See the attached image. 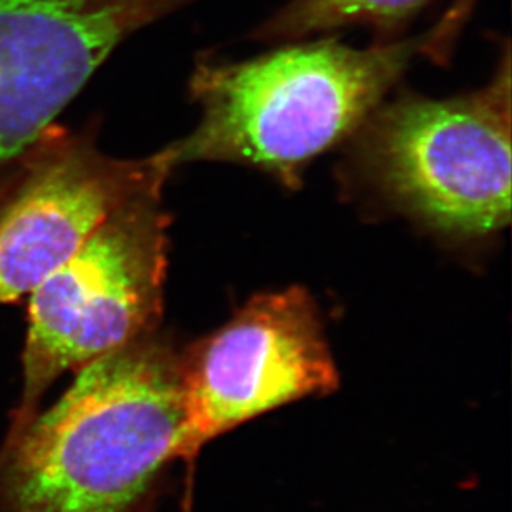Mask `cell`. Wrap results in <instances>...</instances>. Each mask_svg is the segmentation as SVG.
<instances>
[{"instance_id": "277c9868", "label": "cell", "mask_w": 512, "mask_h": 512, "mask_svg": "<svg viewBox=\"0 0 512 512\" xmlns=\"http://www.w3.org/2000/svg\"><path fill=\"white\" fill-rule=\"evenodd\" d=\"M158 179L133 194L30 292L22 392L7 435L42 408L58 378L150 335L160 319L168 216Z\"/></svg>"}, {"instance_id": "52a82bcc", "label": "cell", "mask_w": 512, "mask_h": 512, "mask_svg": "<svg viewBox=\"0 0 512 512\" xmlns=\"http://www.w3.org/2000/svg\"><path fill=\"white\" fill-rule=\"evenodd\" d=\"M0 199V305L29 297L133 194L173 166L158 151L118 160L80 138L49 141Z\"/></svg>"}, {"instance_id": "3957f363", "label": "cell", "mask_w": 512, "mask_h": 512, "mask_svg": "<svg viewBox=\"0 0 512 512\" xmlns=\"http://www.w3.org/2000/svg\"><path fill=\"white\" fill-rule=\"evenodd\" d=\"M511 116L506 47L474 92L388 95L343 143L340 181L445 236H493L511 221Z\"/></svg>"}, {"instance_id": "7a4b0ae2", "label": "cell", "mask_w": 512, "mask_h": 512, "mask_svg": "<svg viewBox=\"0 0 512 512\" xmlns=\"http://www.w3.org/2000/svg\"><path fill=\"white\" fill-rule=\"evenodd\" d=\"M183 440L181 357L145 335L5 436L0 512H136Z\"/></svg>"}, {"instance_id": "8992f818", "label": "cell", "mask_w": 512, "mask_h": 512, "mask_svg": "<svg viewBox=\"0 0 512 512\" xmlns=\"http://www.w3.org/2000/svg\"><path fill=\"white\" fill-rule=\"evenodd\" d=\"M183 2L0 0V178L49 136L116 45Z\"/></svg>"}, {"instance_id": "6da1fadb", "label": "cell", "mask_w": 512, "mask_h": 512, "mask_svg": "<svg viewBox=\"0 0 512 512\" xmlns=\"http://www.w3.org/2000/svg\"><path fill=\"white\" fill-rule=\"evenodd\" d=\"M456 27L450 17L428 34L367 49L322 39L244 62H199L189 92L201 118L161 153L173 168L234 163L300 188L310 163L345 143L416 58L445 54Z\"/></svg>"}, {"instance_id": "ba28073f", "label": "cell", "mask_w": 512, "mask_h": 512, "mask_svg": "<svg viewBox=\"0 0 512 512\" xmlns=\"http://www.w3.org/2000/svg\"><path fill=\"white\" fill-rule=\"evenodd\" d=\"M431 0H290L254 32L261 42H295L345 27H368L380 40L410 22Z\"/></svg>"}, {"instance_id": "5b68a950", "label": "cell", "mask_w": 512, "mask_h": 512, "mask_svg": "<svg viewBox=\"0 0 512 512\" xmlns=\"http://www.w3.org/2000/svg\"><path fill=\"white\" fill-rule=\"evenodd\" d=\"M184 440L179 458L241 423L339 387L314 300L304 289L257 295L181 358Z\"/></svg>"}]
</instances>
